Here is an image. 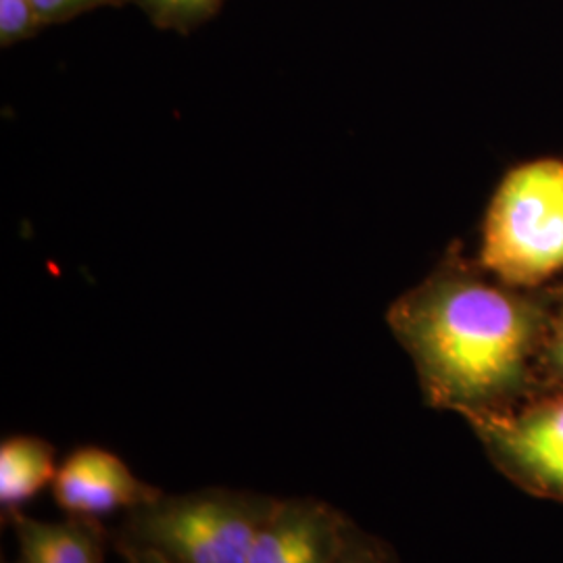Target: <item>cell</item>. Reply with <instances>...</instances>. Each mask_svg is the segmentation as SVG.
Masks as SVG:
<instances>
[{"label":"cell","mask_w":563,"mask_h":563,"mask_svg":"<svg viewBox=\"0 0 563 563\" xmlns=\"http://www.w3.org/2000/svg\"><path fill=\"white\" fill-rule=\"evenodd\" d=\"M353 526L320 499H278L253 541L249 563H341Z\"/></svg>","instance_id":"5b68a950"},{"label":"cell","mask_w":563,"mask_h":563,"mask_svg":"<svg viewBox=\"0 0 563 563\" xmlns=\"http://www.w3.org/2000/svg\"><path fill=\"white\" fill-rule=\"evenodd\" d=\"M481 265L516 288L563 272V163H526L505 176L484 220Z\"/></svg>","instance_id":"3957f363"},{"label":"cell","mask_w":563,"mask_h":563,"mask_svg":"<svg viewBox=\"0 0 563 563\" xmlns=\"http://www.w3.org/2000/svg\"><path fill=\"white\" fill-rule=\"evenodd\" d=\"M467 426L509 483L563 504V390H547L514 413Z\"/></svg>","instance_id":"277c9868"},{"label":"cell","mask_w":563,"mask_h":563,"mask_svg":"<svg viewBox=\"0 0 563 563\" xmlns=\"http://www.w3.org/2000/svg\"><path fill=\"white\" fill-rule=\"evenodd\" d=\"M558 297L443 263L390 305L393 336L413 362L423 401L465 422L501 418L544 393Z\"/></svg>","instance_id":"6da1fadb"},{"label":"cell","mask_w":563,"mask_h":563,"mask_svg":"<svg viewBox=\"0 0 563 563\" xmlns=\"http://www.w3.org/2000/svg\"><path fill=\"white\" fill-rule=\"evenodd\" d=\"M120 551L130 563H172L167 562L159 553L148 551V549H120Z\"/></svg>","instance_id":"5bb4252c"},{"label":"cell","mask_w":563,"mask_h":563,"mask_svg":"<svg viewBox=\"0 0 563 563\" xmlns=\"http://www.w3.org/2000/svg\"><path fill=\"white\" fill-rule=\"evenodd\" d=\"M41 25V13L34 0H0V42L13 46L30 38Z\"/></svg>","instance_id":"30bf717a"},{"label":"cell","mask_w":563,"mask_h":563,"mask_svg":"<svg viewBox=\"0 0 563 563\" xmlns=\"http://www.w3.org/2000/svg\"><path fill=\"white\" fill-rule=\"evenodd\" d=\"M20 543L18 563H102L104 532L99 520L67 516L63 522H42L25 514L9 516Z\"/></svg>","instance_id":"52a82bcc"},{"label":"cell","mask_w":563,"mask_h":563,"mask_svg":"<svg viewBox=\"0 0 563 563\" xmlns=\"http://www.w3.org/2000/svg\"><path fill=\"white\" fill-rule=\"evenodd\" d=\"M223 0H141L144 13L157 27L186 32L209 20Z\"/></svg>","instance_id":"9c48e42d"},{"label":"cell","mask_w":563,"mask_h":563,"mask_svg":"<svg viewBox=\"0 0 563 563\" xmlns=\"http://www.w3.org/2000/svg\"><path fill=\"white\" fill-rule=\"evenodd\" d=\"M278 497L202 488L184 495L162 493L128 511L120 549H148L172 563H249V553Z\"/></svg>","instance_id":"7a4b0ae2"},{"label":"cell","mask_w":563,"mask_h":563,"mask_svg":"<svg viewBox=\"0 0 563 563\" xmlns=\"http://www.w3.org/2000/svg\"><path fill=\"white\" fill-rule=\"evenodd\" d=\"M34 2L41 13L42 23H55V21L71 20L80 13L99 9L102 4H109L115 0H34Z\"/></svg>","instance_id":"4fadbf2b"},{"label":"cell","mask_w":563,"mask_h":563,"mask_svg":"<svg viewBox=\"0 0 563 563\" xmlns=\"http://www.w3.org/2000/svg\"><path fill=\"white\" fill-rule=\"evenodd\" d=\"M55 504L67 516L99 520L115 511H132L162 495L141 481L115 453L88 444L60 462L53 483Z\"/></svg>","instance_id":"8992f818"},{"label":"cell","mask_w":563,"mask_h":563,"mask_svg":"<svg viewBox=\"0 0 563 563\" xmlns=\"http://www.w3.org/2000/svg\"><path fill=\"white\" fill-rule=\"evenodd\" d=\"M341 563H399V560L390 544L365 532L360 526H353Z\"/></svg>","instance_id":"7c38bea8"},{"label":"cell","mask_w":563,"mask_h":563,"mask_svg":"<svg viewBox=\"0 0 563 563\" xmlns=\"http://www.w3.org/2000/svg\"><path fill=\"white\" fill-rule=\"evenodd\" d=\"M544 393L563 390V295L558 297L543 357Z\"/></svg>","instance_id":"8fae6325"},{"label":"cell","mask_w":563,"mask_h":563,"mask_svg":"<svg viewBox=\"0 0 563 563\" xmlns=\"http://www.w3.org/2000/svg\"><path fill=\"white\" fill-rule=\"evenodd\" d=\"M55 446L41 437L13 434L0 443V507L4 518L21 511L57 476Z\"/></svg>","instance_id":"ba28073f"}]
</instances>
